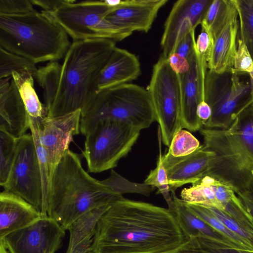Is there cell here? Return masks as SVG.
I'll return each mask as SVG.
<instances>
[{
    "mask_svg": "<svg viewBox=\"0 0 253 253\" xmlns=\"http://www.w3.org/2000/svg\"><path fill=\"white\" fill-rule=\"evenodd\" d=\"M188 239L174 211L123 197L99 219L94 253H173Z\"/></svg>",
    "mask_w": 253,
    "mask_h": 253,
    "instance_id": "obj_1",
    "label": "cell"
},
{
    "mask_svg": "<svg viewBox=\"0 0 253 253\" xmlns=\"http://www.w3.org/2000/svg\"><path fill=\"white\" fill-rule=\"evenodd\" d=\"M115 41H73L62 64L50 62L38 68L35 80L43 91L47 117L81 111L97 92L101 72L116 48Z\"/></svg>",
    "mask_w": 253,
    "mask_h": 253,
    "instance_id": "obj_2",
    "label": "cell"
},
{
    "mask_svg": "<svg viewBox=\"0 0 253 253\" xmlns=\"http://www.w3.org/2000/svg\"><path fill=\"white\" fill-rule=\"evenodd\" d=\"M81 160L78 154L68 149L53 172L48 192L47 216L65 230L87 212L123 197L91 177Z\"/></svg>",
    "mask_w": 253,
    "mask_h": 253,
    "instance_id": "obj_3",
    "label": "cell"
},
{
    "mask_svg": "<svg viewBox=\"0 0 253 253\" xmlns=\"http://www.w3.org/2000/svg\"><path fill=\"white\" fill-rule=\"evenodd\" d=\"M204 146L214 155L205 174L231 186L235 192L253 190V103L227 129L202 128Z\"/></svg>",
    "mask_w": 253,
    "mask_h": 253,
    "instance_id": "obj_4",
    "label": "cell"
},
{
    "mask_svg": "<svg viewBox=\"0 0 253 253\" xmlns=\"http://www.w3.org/2000/svg\"><path fill=\"white\" fill-rule=\"evenodd\" d=\"M71 44L63 28L42 11L0 14V47L35 64L64 58Z\"/></svg>",
    "mask_w": 253,
    "mask_h": 253,
    "instance_id": "obj_5",
    "label": "cell"
},
{
    "mask_svg": "<svg viewBox=\"0 0 253 253\" xmlns=\"http://www.w3.org/2000/svg\"><path fill=\"white\" fill-rule=\"evenodd\" d=\"M112 119L143 129L156 118L148 90L125 84L99 90L81 111L80 132L86 135L98 122Z\"/></svg>",
    "mask_w": 253,
    "mask_h": 253,
    "instance_id": "obj_6",
    "label": "cell"
},
{
    "mask_svg": "<svg viewBox=\"0 0 253 253\" xmlns=\"http://www.w3.org/2000/svg\"><path fill=\"white\" fill-rule=\"evenodd\" d=\"M119 1L65 0L53 11H42L56 21L73 41L94 39L121 41L132 33L115 26L106 19Z\"/></svg>",
    "mask_w": 253,
    "mask_h": 253,
    "instance_id": "obj_7",
    "label": "cell"
},
{
    "mask_svg": "<svg viewBox=\"0 0 253 253\" xmlns=\"http://www.w3.org/2000/svg\"><path fill=\"white\" fill-rule=\"evenodd\" d=\"M233 68L222 73L208 70L205 81V101L211 116L203 123L205 128L227 129L239 114L253 102L250 81L241 80Z\"/></svg>",
    "mask_w": 253,
    "mask_h": 253,
    "instance_id": "obj_8",
    "label": "cell"
},
{
    "mask_svg": "<svg viewBox=\"0 0 253 253\" xmlns=\"http://www.w3.org/2000/svg\"><path fill=\"white\" fill-rule=\"evenodd\" d=\"M141 129L126 123L106 119L97 122L85 135L83 156L88 171L113 169L131 150Z\"/></svg>",
    "mask_w": 253,
    "mask_h": 253,
    "instance_id": "obj_9",
    "label": "cell"
},
{
    "mask_svg": "<svg viewBox=\"0 0 253 253\" xmlns=\"http://www.w3.org/2000/svg\"><path fill=\"white\" fill-rule=\"evenodd\" d=\"M163 143L169 147L181 124V89L179 75L162 53L154 65L148 89Z\"/></svg>",
    "mask_w": 253,
    "mask_h": 253,
    "instance_id": "obj_10",
    "label": "cell"
},
{
    "mask_svg": "<svg viewBox=\"0 0 253 253\" xmlns=\"http://www.w3.org/2000/svg\"><path fill=\"white\" fill-rule=\"evenodd\" d=\"M1 186L4 190L20 196L42 213V178L31 133L17 138L15 159L8 179Z\"/></svg>",
    "mask_w": 253,
    "mask_h": 253,
    "instance_id": "obj_11",
    "label": "cell"
},
{
    "mask_svg": "<svg viewBox=\"0 0 253 253\" xmlns=\"http://www.w3.org/2000/svg\"><path fill=\"white\" fill-rule=\"evenodd\" d=\"M65 235V230L57 221L42 216L0 240L9 253H55Z\"/></svg>",
    "mask_w": 253,
    "mask_h": 253,
    "instance_id": "obj_12",
    "label": "cell"
},
{
    "mask_svg": "<svg viewBox=\"0 0 253 253\" xmlns=\"http://www.w3.org/2000/svg\"><path fill=\"white\" fill-rule=\"evenodd\" d=\"M188 61L189 70L179 75L181 89V124L191 131L203 128L202 121L197 114L199 103L205 100V81L208 71L207 58L200 54L196 45Z\"/></svg>",
    "mask_w": 253,
    "mask_h": 253,
    "instance_id": "obj_13",
    "label": "cell"
},
{
    "mask_svg": "<svg viewBox=\"0 0 253 253\" xmlns=\"http://www.w3.org/2000/svg\"><path fill=\"white\" fill-rule=\"evenodd\" d=\"M212 0H179L172 6L164 25L161 41L162 54L168 58L179 42L195 30Z\"/></svg>",
    "mask_w": 253,
    "mask_h": 253,
    "instance_id": "obj_14",
    "label": "cell"
},
{
    "mask_svg": "<svg viewBox=\"0 0 253 253\" xmlns=\"http://www.w3.org/2000/svg\"><path fill=\"white\" fill-rule=\"evenodd\" d=\"M81 110L57 117H45L37 120L40 142L47 154L53 172L65 152L69 149L73 136L80 132Z\"/></svg>",
    "mask_w": 253,
    "mask_h": 253,
    "instance_id": "obj_15",
    "label": "cell"
},
{
    "mask_svg": "<svg viewBox=\"0 0 253 253\" xmlns=\"http://www.w3.org/2000/svg\"><path fill=\"white\" fill-rule=\"evenodd\" d=\"M239 27L234 0H230L226 16L211 37V46L208 60L209 70L222 73L233 67Z\"/></svg>",
    "mask_w": 253,
    "mask_h": 253,
    "instance_id": "obj_16",
    "label": "cell"
},
{
    "mask_svg": "<svg viewBox=\"0 0 253 253\" xmlns=\"http://www.w3.org/2000/svg\"><path fill=\"white\" fill-rule=\"evenodd\" d=\"M168 0H126L119 3L106 16L110 23L124 30L147 32L159 10Z\"/></svg>",
    "mask_w": 253,
    "mask_h": 253,
    "instance_id": "obj_17",
    "label": "cell"
},
{
    "mask_svg": "<svg viewBox=\"0 0 253 253\" xmlns=\"http://www.w3.org/2000/svg\"><path fill=\"white\" fill-rule=\"evenodd\" d=\"M213 155L203 144L186 156L175 158L167 154L163 156L169 191L174 192L179 187L193 184L205 176Z\"/></svg>",
    "mask_w": 253,
    "mask_h": 253,
    "instance_id": "obj_18",
    "label": "cell"
},
{
    "mask_svg": "<svg viewBox=\"0 0 253 253\" xmlns=\"http://www.w3.org/2000/svg\"><path fill=\"white\" fill-rule=\"evenodd\" d=\"M28 129L29 115L20 88L12 77L0 79V129L17 138Z\"/></svg>",
    "mask_w": 253,
    "mask_h": 253,
    "instance_id": "obj_19",
    "label": "cell"
},
{
    "mask_svg": "<svg viewBox=\"0 0 253 253\" xmlns=\"http://www.w3.org/2000/svg\"><path fill=\"white\" fill-rule=\"evenodd\" d=\"M42 216L25 200L4 190L0 194V239L28 226Z\"/></svg>",
    "mask_w": 253,
    "mask_h": 253,
    "instance_id": "obj_20",
    "label": "cell"
},
{
    "mask_svg": "<svg viewBox=\"0 0 253 253\" xmlns=\"http://www.w3.org/2000/svg\"><path fill=\"white\" fill-rule=\"evenodd\" d=\"M180 196L186 203L221 211L238 197L231 186L208 175L192 184L190 188L183 189Z\"/></svg>",
    "mask_w": 253,
    "mask_h": 253,
    "instance_id": "obj_21",
    "label": "cell"
},
{
    "mask_svg": "<svg viewBox=\"0 0 253 253\" xmlns=\"http://www.w3.org/2000/svg\"><path fill=\"white\" fill-rule=\"evenodd\" d=\"M140 72L137 57L126 49L116 47L101 72L97 91L127 84L137 79Z\"/></svg>",
    "mask_w": 253,
    "mask_h": 253,
    "instance_id": "obj_22",
    "label": "cell"
},
{
    "mask_svg": "<svg viewBox=\"0 0 253 253\" xmlns=\"http://www.w3.org/2000/svg\"><path fill=\"white\" fill-rule=\"evenodd\" d=\"M171 196L173 202L174 213L177 221L188 240L191 237L202 234L236 247L222 234L196 215L188 208L186 202L176 196L174 192H171Z\"/></svg>",
    "mask_w": 253,
    "mask_h": 253,
    "instance_id": "obj_23",
    "label": "cell"
},
{
    "mask_svg": "<svg viewBox=\"0 0 253 253\" xmlns=\"http://www.w3.org/2000/svg\"><path fill=\"white\" fill-rule=\"evenodd\" d=\"M111 205H106L93 209L71 225L68 230L70 232V239L66 253H71L79 243L85 239L93 237L99 219L110 208Z\"/></svg>",
    "mask_w": 253,
    "mask_h": 253,
    "instance_id": "obj_24",
    "label": "cell"
},
{
    "mask_svg": "<svg viewBox=\"0 0 253 253\" xmlns=\"http://www.w3.org/2000/svg\"><path fill=\"white\" fill-rule=\"evenodd\" d=\"M173 253H253L241 250L215 238L199 234L190 238Z\"/></svg>",
    "mask_w": 253,
    "mask_h": 253,
    "instance_id": "obj_25",
    "label": "cell"
},
{
    "mask_svg": "<svg viewBox=\"0 0 253 253\" xmlns=\"http://www.w3.org/2000/svg\"><path fill=\"white\" fill-rule=\"evenodd\" d=\"M29 122L42 178L43 208L42 214L43 216H47V198L53 174L47 154L39 139L37 120L29 118Z\"/></svg>",
    "mask_w": 253,
    "mask_h": 253,
    "instance_id": "obj_26",
    "label": "cell"
},
{
    "mask_svg": "<svg viewBox=\"0 0 253 253\" xmlns=\"http://www.w3.org/2000/svg\"><path fill=\"white\" fill-rule=\"evenodd\" d=\"M188 208L199 218L228 239L236 248L253 251L251 247L237 234L229 230L207 207L186 203Z\"/></svg>",
    "mask_w": 253,
    "mask_h": 253,
    "instance_id": "obj_27",
    "label": "cell"
},
{
    "mask_svg": "<svg viewBox=\"0 0 253 253\" xmlns=\"http://www.w3.org/2000/svg\"><path fill=\"white\" fill-rule=\"evenodd\" d=\"M238 14V39L246 45L253 59V0H234Z\"/></svg>",
    "mask_w": 253,
    "mask_h": 253,
    "instance_id": "obj_28",
    "label": "cell"
},
{
    "mask_svg": "<svg viewBox=\"0 0 253 253\" xmlns=\"http://www.w3.org/2000/svg\"><path fill=\"white\" fill-rule=\"evenodd\" d=\"M158 135L159 155L157 162V167L154 169L150 171V173L144 180V183L147 185L157 188L158 190L157 193L162 194L168 204L169 209L174 212L173 202L169 194L168 175L162 162L163 156L161 145L162 138L159 127H158Z\"/></svg>",
    "mask_w": 253,
    "mask_h": 253,
    "instance_id": "obj_29",
    "label": "cell"
},
{
    "mask_svg": "<svg viewBox=\"0 0 253 253\" xmlns=\"http://www.w3.org/2000/svg\"><path fill=\"white\" fill-rule=\"evenodd\" d=\"M36 64L28 59L0 47V79L12 77L14 72L27 71L35 79L38 71Z\"/></svg>",
    "mask_w": 253,
    "mask_h": 253,
    "instance_id": "obj_30",
    "label": "cell"
},
{
    "mask_svg": "<svg viewBox=\"0 0 253 253\" xmlns=\"http://www.w3.org/2000/svg\"><path fill=\"white\" fill-rule=\"evenodd\" d=\"M16 139L6 131L0 129V184L7 181L16 151Z\"/></svg>",
    "mask_w": 253,
    "mask_h": 253,
    "instance_id": "obj_31",
    "label": "cell"
},
{
    "mask_svg": "<svg viewBox=\"0 0 253 253\" xmlns=\"http://www.w3.org/2000/svg\"><path fill=\"white\" fill-rule=\"evenodd\" d=\"M100 181L119 195L125 193H138L148 196L155 188L145 183L132 182L112 169L109 177Z\"/></svg>",
    "mask_w": 253,
    "mask_h": 253,
    "instance_id": "obj_32",
    "label": "cell"
},
{
    "mask_svg": "<svg viewBox=\"0 0 253 253\" xmlns=\"http://www.w3.org/2000/svg\"><path fill=\"white\" fill-rule=\"evenodd\" d=\"M230 0H212L201 23L202 31L210 38L212 33L224 20Z\"/></svg>",
    "mask_w": 253,
    "mask_h": 253,
    "instance_id": "obj_33",
    "label": "cell"
},
{
    "mask_svg": "<svg viewBox=\"0 0 253 253\" xmlns=\"http://www.w3.org/2000/svg\"><path fill=\"white\" fill-rule=\"evenodd\" d=\"M200 145L191 133L181 129L174 135L167 154L175 158L182 157L192 154Z\"/></svg>",
    "mask_w": 253,
    "mask_h": 253,
    "instance_id": "obj_34",
    "label": "cell"
},
{
    "mask_svg": "<svg viewBox=\"0 0 253 253\" xmlns=\"http://www.w3.org/2000/svg\"><path fill=\"white\" fill-rule=\"evenodd\" d=\"M234 70L240 75L253 71V59L244 42L237 40V48L234 58Z\"/></svg>",
    "mask_w": 253,
    "mask_h": 253,
    "instance_id": "obj_35",
    "label": "cell"
},
{
    "mask_svg": "<svg viewBox=\"0 0 253 253\" xmlns=\"http://www.w3.org/2000/svg\"><path fill=\"white\" fill-rule=\"evenodd\" d=\"M36 11L30 0H0V14L20 15Z\"/></svg>",
    "mask_w": 253,
    "mask_h": 253,
    "instance_id": "obj_36",
    "label": "cell"
},
{
    "mask_svg": "<svg viewBox=\"0 0 253 253\" xmlns=\"http://www.w3.org/2000/svg\"><path fill=\"white\" fill-rule=\"evenodd\" d=\"M195 30L187 34L178 43L175 52L188 60L196 45Z\"/></svg>",
    "mask_w": 253,
    "mask_h": 253,
    "instance_id": "obj_37",
    "label": "cell"
},
{
    "mask_svg": "<svg viewBox=\"0 0 253 253\" xmlns=\"http://www.w3.org/2000/svg\"><path fill=\"white\" fill-rule=\"evenodd\" d=\"M168 59L170 67L178 75L185 73L189 70L190 64L188 60L178 53H172Z\"/></svg>",
    "mask_w": 253,
    "mask_h": 253,
    "instance_id": "obj_38",
    "label": "cell"
},
{
    "mask_svg": "<svg viewBox=\"0 0 253 253\" xmlns=\"http://www.w3.org/2000/svg\"><path fill=\"white\" fill-rule=\"evenodd\" d=\"M211 46V42L209 35L205 31H202L196 42V48L198 53L209 59Z\"/></svg>",
    "mask_w": 253,
    "mask_h": 253,
    "instance_id": "obj_39",
    "label": "cell"
},
{
    "mask_svg": "<svg viewBox=\"0 0 253 253\" xmlns=\"http://www.w3.org/2000/svg\"><path fill=\"white\" fill-rule=\"evenodd\" d=\"M32 4L41 7L42 11H53L62 4L65 0H30Z\"/></svg>",
    "mask_w": 253,
    "mask_h": 253,
    "instance_id": "obj_40",
    "label": "cell"
},
{
    "mask_svg": "<svg viewBox=\"0 0 253 253\" xmlns=\"http://www.w3.org/2000/svg\"><path fill=\"white\" fill-rule=\"evenodd\" d=\"M253 219V190L237 194Z\"/></svg>",
    "mask_w": 253,
    "mask_h": 253,
    "instance_id": "obj_41",
    "label": "cell"
},
{
    "mask_svg": "<svg viewBox=\"0 0 253 253\" xmlns=\"http://www.w3.org/2000/svg\"><path fill=\"white\" fill-rule=\"evenodd\" d=\"M197 114L202 121V124L207 121L211 116V109L210 105L205 101L201 102L197 107Z\"/></svg>",
    "mask_w": 253,
    "mask_h": 253,
    "instance_id": "obj_42",
    "label": "cell"
},
{
    "mask_svg": "<svg viewBox=\"0 0 253 253\" xmlns=\"http://www.w3.org/2000/svg\"><path fill=\"white\" fill-rule=\"evenodd\" d=\"M93 238L85 239L79 243L71 253H94L92 247Z\"/></svg>",
    "mask_w": 253,
    "mask_h": 253,
    "instance_id": "obj_43",
    "label": "cell"
},
{
    "mask_svg": "<svg viewBox=\"0 0 253 253\" xmlns=\"http://www.w3.org/2000/svg\"><path fill=\"white\" fill-rule=\"evenodd\" d=\"M0 253H9L2 240H0Z\"/></svg>",
    "mask_w": 253,
    "mask_h": 253,
    "instance_id": "obj_44",
    "label": "cell"
},
{
    "mask_svg": "<svg viewBox=\"0 0 253 253\" xmlns=\"http://www.w3.org/2000/svg\"><path fill=\"white\" fill-rule=\"evenodd\" d=\"M250 78V82L251 85L252 92L253 93V71L248 74Z\"/></svg>",
    "mask_w": 253,
    "mask_h": 253,
    "instance_id": "obj_45",
    "label": "cell"
}]
</instances>
